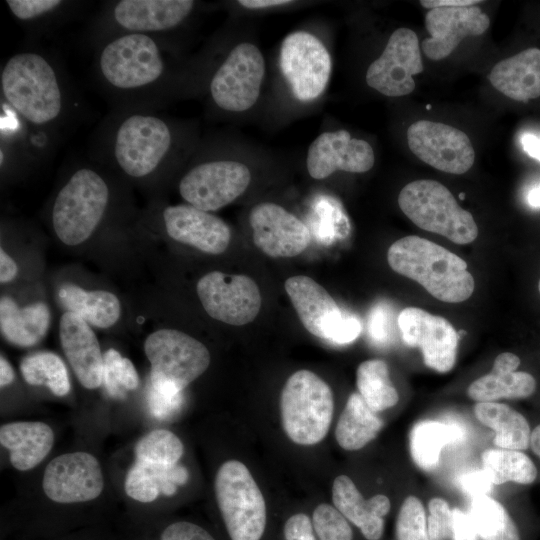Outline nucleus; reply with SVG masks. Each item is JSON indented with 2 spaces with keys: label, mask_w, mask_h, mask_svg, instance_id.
<instances>
[{
  "label": "nucleus",
  "mask_w": 540,
  "mask_h": 540,
  "mask_svg": "<svg viewBox=\"0 0 540 540\" xmlns=\"http://www.w3.org/2000/svg\"><path fill=\"white\" fill-rule=\"evenodd\" d=\"M388 264L396 273L418 282L436 299L459 303L475 287L467 263L446 248L419 236H405L388 249Z\"/></svg>",
  "instance_id": "obj_1"
},
{
  "label": "nucleus",
  "mask_w": 540,
  "mask_h": 540,
  "mask_svg": "<svg viewBox=\"0 0 540 540\" xmlns=\"http://www.w3.org/2000/svg\"><path fill=\"white\" fill-rule=\"evenodd\" d=\"M0 81L6 102L30 124L50 125L62 115L65 99L60 79L42 54H14L2 67Z\"/></svg>",
  "instance_id": "obj_2"
},
{
  "label": "nucleus",
  "mask_w": 540,
  "mask_h": 540,
  "mask_svg": "<svg viewBox=\"0 0 540 540\" xmlns=\"http://www.w3.org/2000/svg\"><path fill=\"white\" fill-rule=\"evenodd\" d=\"M97 69L109 88L130 94L156 88L166 73L167 64L154 35L123 33L102 45Z\"/></svg>",
  "instance_id": "obj_3"
},
{
  "label": "nucleus",
  "mask_w": 540,
  "mask_h": 540,
  "mask_svg": "<svg viewBox=\"0 0 540 540\" xmlns=\"http://www.w3.org/2000/svg\"><path fill=\"white\" fill-rule=\"evenodd\" d=\"M110 202V188L98 171L75 170L58 191L51 213L54 232L68 246L91 237L101 224Z\"/></svg>",
  "instance_id": "obj_4"
},
{
  "label": "nucleus",
  "mask_w": 540,
  "mask_h": 540,
  "mask_svg": "<svg viewBox=\"0 0 540 540\" xmlns=\"http://www.w3.org/2000/svg\"><path fill=\"white\" fill-rule=\"evenodd\" d=\"M173 144L174 133L167 121L155 114L133 112L114 126L109 151L122 173L140 180L158 171Z\"/></svg>",
  "instance_id": "obj_5"
},
{
  "label": "nucleus",
  "mask_w": 540,
  "mask_h": 540,
  "mask_svg": "<svg viewBox=\"0 0 540 540\" xmlns=\"http://www.w3.org/2000/svg\"><path fill=\"white\" fill-rule=\"evenodd\" d=\"M282 425L300 445H313L327 435L334 411L331 388L318 375L299 370L286 381L280 399Z\"/></svg>",
  "instance_id": "obj_6"
},
{
  "label": "nucleus",
  "mask_w": 540,
  "mask_h": 540,
  "mask_svg": "<svg viewBox=\"0 0 540 540\" xmlns=\"http://www.w3.org/2000/svg\"><path fill=\"white\" fill-rule=\"evenodd\" d=\"M402 212L419 228L442 235L456 244H468L478 236L470 212L460 207L447 187L435 180H415L399 193Z\"/></svg>",
  "instance_id": "obj_7"
},
{
  "label": "nucleus",
  "mask_w": 540,
  "mask_h": 540,
  "mask_svg": "<svg viewBox=\"0 0 540 540\" xmlns=\"http://www.w3.org/2000/svg\"><path fill=\"white\" fill-rule=\"evenodd\" d=\"M217 504L231 540H260L267 520L262 492L240 461L223 463L215 477Z\"/></svg>",
  "instance_id": "obj_8"
},
{
  "label": "nucleus",
  "mask_w": 540,
  "mask_h": 540,
  "mask_svg": "<svg viewBox=\"0 0 540 540\" xmlns=\"http://www.w3.org/2000/svg\"><path fill=\"white\" fill-rule=\"evenodd\" d=\"M284 286L300 321L314 336L343 345L360 335V320L342 310L327 290L312 278L292 276Z\"/></svg>",
  "instance_id": "obj_9"
},
{
  "label": "nucleus",
  "mask_w": 540,
  "mask_h": 540,
  "mask_svg": "<svg viewBox=\"0 0 540 540\" xmlns=\"http://www.w3.org/2000/svg\"><path fill=\"white\" fill-rule=\"evenodd\" d=\"M151 365L150 382L164 383L183 391L210 364V353L199 340L176 329H159L145 340Z\"/></svg>",
  "instance_id": "obj_10"
},
{
  "label": "nucleus",
  "mask_w": 540,
  "mask_h": 540,
  "mask_svg": "<svg viewBox=\"0 0 540 540\" xmlns=\"http://www.w3.org/2000/svg\"><path fill=\"white\" fill-rule=\"evenodd\" d=\"M265 74L261 51L252 43L236 45L215 71L210 95L222 110L242 112L257 101Z\"/></svg>",
  "instance_id": "obj_11"
},
{
  "label": "nucleus",
  "mask_w": 540,
  "mask_h": 540,
  "mask_svg": "<svg viewBox=\"0 0 540 540\" xmlns=\"http://www.w3.org/2000/svg\"><path fill=\"white\" fill-rule=\"evenodd\" d=\"M280 68L294 96L309 102L325 90L331 74V57L313 34L296 31L287 35L280 49Z\"/></svg>",
  "instance_id": "obj_12"
},
{
  "label": "nucleus",
  "mask_w": 540,
  "mask_h": 540,
  "mask_svg": "<svg viewBox=\"0 0 540 540\" xmlns=\"http://www.w3.org/2000/svg\"><path fill=\"white\" fill-rule=\"evenodd\" d=\"M251 181L249 168L233 160H213L191 168L179 181V193L189 204L211 212L233 202Z\"/></svg>",
  "instance_id": "obj_13"
},
{
  "label": "nucleus",
  "mask_w": 540,
  "mask_h": 540,
  "mask_svg": "<svg viewBox=\"0 0 540 540\" xmlns=\"http://www.w3.org/2000/svg\"><path fill=\"white\" fill-rule=\"evenodd\" d=\"M196 291L206 313L226 324L250 323L261 308L259 287L246 275L212 271L199 279Z\"/></svg>",
  "instance_id": "obj_14"
},
{
  "label": "nucleus",
  "mask_w": 540,
  "mask_h": 540,
  "mask_svg": "<svg viewBox=\"0 0 540 540\" xmlns=\"http://www.w3.org/2000/svg\"><path fill=\"white\" fill-rule=\"evenodd\" d=\"M410 150L420 160L437 170L463 174L473 165L474 148L469 137L447 124L419 120L407 130Z\"/></svg>",
  "instance_id": "obj_15"
},
{
  "label": "nucleus",
  "mask_w": 540,
  "mask_h": 540,
  "mask_svg": "<svg viewBox=\"0 0 540 540\" xmlns=\"http://www.w3.org/2000/svg\"><path fill=\"white\" fill-rule=\"evenodd\" d=\"M423 69L417 35L409 28H398L368 67L366 83L385 96L400 97L414 90L413 76Z\"/></svg>",
  "instance_id": "obj_16"
},
{
  "label": "nucleus",
  "mask_w": 540,
  "mask_h": 540,
  "mask_svg": "<svg viewBox=\"0 0 540 540\" xmlns=\"http://www.w3.org/2000/svg\"><path fill=\"white\" fill-rule=\"evenodd\" d=\"M405 344L420 349L429 368L445 373L456 361L458 333L445 318L417 307L403 309L397 319Z\"/></svg>",
  "instance_id": "obj_17"
},
{
  "label": "nucleus",
  "mask_w": 540,
  "mask_h": 540,
  "mask_svg": "<svg viewBox=\"0 0 540 540\" xmlns=\"http://www.w3.org/2000/svg\"><path fill=\"white\" fill-rule=\"evenodd\" d=\"M46 496L62 504L80 503L97 498L103 491L100 463L90 453L59 455L46 466L42 480Z\"/></svg>",
  "instance_id": "obj_18"
},
{
  "label": "nucleus",
  "mask_w": 540,
  "mask_h": 540,
  "mask_svg": "<svg viewBox=\"0 0 540 540\" xmlns=\"http://www.w3.org/2000/svg\"><path fill=\"white\" fill-rule=\"evenodd\" d=\"M255 245L270 257H294L311 241L307 225L282 206L263 202L249 215Z\"/></svg>",
  "instance_id": "obj_19"
},
{
  "label": "nucleus",
  "mask_w": 540,
  "mask_h": 540,
  "mask_svg": "<svg viewBox=\"0 0 540 540\" xmlns=\"http://www.w3.org/2000/svg\"><path fill=\"white\" fill-rule=\"evenodd\" d=\"M375 161L371 145L362 139L352 138L346 130L324 132L309 146L306 166L314 179H324L337 170L363 173Z\"/></svg>",
  "instance_id": "obj_20"
},
{
  "label": "nucleus",
  "mask_w": 540,
  "mask_h": 540,
  "mask_svg": "<svg viewBox=\"0 0 540 540\" xmlns=\"http://www.w3.org/2000/svg\"><path fill=\"white\" fill-rule=\"evenodd\" d=\"M162 218L166 233L173 240L207 254H221L229 246L231 230L220 217L192 205L164 208Z\"/></svg>",
  "instance_id": "obj_21"
},
{
  "label": "nucleus",
  "mask_w": 540,
  "mask_h": 540,
  "mask_svg": "<svg viewBox=\"0 0 540 540\" xmlns=\"http://www.w3.org/2000/svg\"><path fill=\"white\" fill-rule=\"evenodd\" d=\"M489 24V17L477 6L431 9L425 15L430 37L422 42L423 52L431 60H441L465 37L483 34Z\"/></svg>",
  "instance_id": "obj_22"
},
{
  "label": "nucleus",
  "mask_w": 540,
  "mask_h": 540,
  "mask_svg": "<svg viewBox=\"0 0 540 540\" xmlns=\"http://www.w3.org/2000/svg\"><path fill=\"white\" fill-rule=\"evenodd\" d=\"M191 0H121L109 12L117 34L153 35L180 25L192 12Z\"/></svg>",
  "instance_id": "obj_23"
},
{
  "label": "nucleus",
  "mask_w": 540,
  "mask_h": 540,
  "mask_svg": "<svg viewBox=\"0 0 540 540\" xmlns=\"http://www.w3.org/2000/svg\"><path fill=\"white\" fill-rule=\"evenodd\" d=\"M63 352L78 381L87 389L103 382V355L91 326L80 316L66 311L59 322Z\"/></svg>",
  "instance_id": "obj_24"
},
{
  "label": "nucleus",
  "mask_w": 540,
  "mask_h": 540,
  "mask_svg": "<svg viewBox=\"0 0 540 540\" xmlns=\"http://www.w3.org/2000/svg\"><path fill=\"white\" fill-rule=\"evenodd\" d=\"M334 507L358 527L367 540H379L384 530V517L390 500L383 494L364 499L354 482L346 475L335 478L332 487Z\"/></svg>",
  "instance_id": "obj_25"
},
{
  "label": "nucleus",
  "mask_w": 540,
  "mask_h": 540,
  "mask_svg": "<svg viewBox=\"0 0 540 540\" xmlns=\"http://www.w3.org/2000/svg\"><path fill=\"white\" fill-rule=\"evenodd\" d=\"M520 359L511 352L499 354L490 373L472 382L468 396L477 402H495L498 399H518L531 396L536 389L534 377L524 371H516Z\"/></svg>",
  "instance_id": "obj_26"
},
{
  "label": "nucleus",
  "mask_w": 540,
  "mask_h": 540,
  "mask_svg": "<svg viewBox=\"0 0 540 540\" xmlns=\"http://www.w3.org/2000/svg\"><path fill=\"white\" fill-rule=\"evenodd\" d=\"M489 80L505 96L520 102L540 97V49L529 48L501 60Z\"/></svg>",
  "instance_id": "obj_27"
},
{
  "label": "nucleus",
  "mask_w": 540,
  "mask_h": 540,
  "mask_svg": "<svg viewBox=\"0 0 540 540\" xmlns=\"http://www.w3.org/2000/svg\"><path fill=\"white\" fill-rule=\"evenodd\" d=\"M53 442L54 433L44 422H11L0 428V443L9 450L10 463L19 471L30 470L41 463Z\"/></svg>",
  "instance_id": "obj_28"
},
{
  "label": "nucleus",
  "mask_w": 540,
  "mask_h": 540,
  "mask_svg": "<svg viewBox=\"0 0 540 540\" xmlns=\"http://www.w3.org/2000/svg\"><path fill=\"white\" fill-rule=\"evenodd\" d=\"M50 320V310L43 302L19 307L9 296L0 299L1 333L13 345L31 347L38 344L45 337Z\"/></svg>",
  "instance_id": "obj_29"
},
{
  "label": "nucleus",
  "mask_w": 540,
  "mask_h": 540,
  "mask_svg": "<svg viewBox=\"0 0 540 540\" xmlns=\"http://www.w3.org/2000/svg\"><path fill=\"white\" fill-rule=\"evenodd\" d=\"M62 306L97 328L112 327L120 318L118 297L105 290H86L74 284H63L58 290Z\"/></svg>",
  "instance_id": "obj_30"
},
{
  "label": "nucleus",
  "mask_w": 540,
  "mask_h": 540,
  "mask_svg": "<svg viewBox=\"0 0 540 540\" xmlns=\"http://www.w3.org/2000/svg\"><path fill=\"white\" fill-rule=\"evenodd\" d=\"M188 480V471L181 465L160 467L135 461L129 469L124 489L126 494L141 503H150L158 498L160 493L171 496L178 485Z\"/></svg>",
  "instance_id": "obj_31"
},
{
  "label": "nucleus",
  "mask_w": 540,
  "mask_h": 540,
  "mask_svg": "<svg viewBox=\"0 0 540 540\" xmlns=\"http://www.w3.org/2000/svg\"><path fill=\"white\" fill-rule=\"evenodd\" d=\"M476 418L495 431L494 444L502 449L525 450L530 446L531 429L526 418L506 404L477 402Z\"/></svg>",
  "instance_id": "obj_32"
},
{
  "label": "nucleus",
  "mask_w": 540,
  "mask_h": 540,
  "mask_svg": "<svg viewBox=\"0 0 540 540\" xmlns=\"http://www.w3.org/2000/svg\"><path fill=\"white\" fill-rule=\"evenodd\" d=\"M383 421L359 393H352L341 413L335 429L339 446L348 451L359 450L373 440Z\"/></svg>",
  "instance_id": "obj_33"
},
{
  "label": "nucleus",
  "mask_w": 540,
  "mask_h": 540,
  "mask_svg": "<svg viewBox=\"0 0 540 540\" xmlns=\"http://www.w3.org/2000/svg\"><path fill=\"white\" fill-rule=\"evenodd\" d=\"M462 437L461 429L452 423L424 420L416 423L409 436L410 453L418 467L435 469L442 449Z\"/></svg>",
  "instance_id": "obj_34"
},
{
  "label": "nucleus",
  "mask_w": 540,
  "mask_h": 540,
  "mask_svg": "<svg viewBox=\"0 0 540 540\" xmlns=\"http://www.w3.org/2000/svg\"><path fill=\"white\" fill-rule=\"evenodd\" d=\"M483 469L493 484L506 482L531 484L537 477V468L525 453L510 449H488L481 456Z\"/></svg>",
  "instance_id": "obj_35"
},
{
  "label": "nucleus",
  "mask_w": 540,
  "mask_h": 540,
  "mask_svg": "<svg viewBox=\"0 0 540 540\" xmlns=\"http://www.w3.org/2000/svg\"><path fill=\"white\" fill-rule=\"evenodd\" d=\"M358 393L376 413L393 407L399 399L389 378L385 361L370 359L362 362L356 372Z\"/></svg>",
  "instance_id": "obj_36"
},
{
  "label": "nucleus",
  "mask_w": 540,
  "mask_h": 540,
  "mask_svg": "<svg viewBox=\"0 0 540 540\" xmlns=\"http://www.w3.org/2000/svg\"><path fill=\"white\" fill-rule=\"evenodd\" d=\"M468 514L481 540H520L517 526L505 507L490 496L473 498Z\"/></svg>",
  "instance_id": "obj_37"
},
{
  "label": "nucleus",
  "mask_w": 540,
  "mask_h": 540,
  "mask_svg": "<svg viewBox=\"0 0 540 540\" xmlns=\"http://www.w3.org/2000/svg\"><path fill=\"white\" fill-rule=\"evenodd\" d=\"M20 370L28 384L46 386L56 396H65L70 391L66 365L55 353L37 352L26 356Z\"/></svg>",
  "instance_id": "obj_38"
},
{
  "label": "nucleus",
  "mask_w": 540,
  "mask_h": 540,
  "mask_svg": "<svg viewBox=\"0 0 540 540\" xmlns=\"http://www.w3.org/2000/svg\"><path fill=\"white\" fill-rule=\"evenodd\" d=\"M183 451L181 440L171 431L164 429L147 433L135 446L136 461L160 467L176 465Z\"/></svg>",
  "instance_id": "obj_39"
},
{
  "label": "nucleus",
  "mask_w": 540,
  "mask_h": 540,
  "mask_svg": "<svg viewBox=\"0 0 540 540\" xmlns=\"http://www.w3.org/2000/svg\"><path fill=\"white\" fill-rule=\"evenodd\" d=\"M108 394L116 399L125 397V390H135L139 384L133 363L115 349L103 355V382Z\"/></svg>",
  "instance_id": "obj_40"
},
{
  "label": "nucleus",
  "mask_w": 540,
  "mask_h": 540,
  "mask_svg": "<svg viewBox=\"0 0 540 540\" xmlns=\"http://www.w3.org/2000/svg\"><path fill=\"white\" fill-rule=\"evenodd\" d=\"M397 540H429L427 516L422 502L415 496L403 501L395 526Z\"/></svg>",
  "instance_id": "obj_41"
},
{
  "label": "nucleus",
  "mask_w": 540,
  "mask_h": 540,
  "mask_svg": "<svg viewBox=\"0 0 540 540\" xmlns=\"http://www.w3.org/2000/svg\"><path fill=\"white\" fill-rule=\"evenodd\" d=\"M312 523L319 540H352L353 532L348 520L329 504L318 505Z\"/></svg>",
  "instance_id": "obj_42"
},
{
  "label": "nucleus",
  "mask_w": 540,
  "mask_h": 540,
  "mask_svg": "<svg viewBox=\"0 0 540 540\" xmlns=\"http://www.w3.org/2000/svg\"><path fill=\"white\" fill-rule=\"evenodd\" d=\"M182 392L168 384L150 383L147 401L151 414L158 419L171 417L182 405Z\"/></svg>",
  "instance_id": "obj_43"
},
{
  "label": "nucleus",
  "mask_w": 540,
  "mask_h": 540,
  "mask_svg": "<svg viewBox=\"0 0 540 540\" xmlns=\"http://www.w3.org/2000/svg\"><path fill=\"white\" fill-rule=\"evenodd\" d=\"M427 527L429 540L451 538L453 511L447 501L435 497L428 503Z\"/></svg>",
  "instance_id": "obj_44"
},
{
  "label": "nucleus",
  "mask_w": 540,
  "mask_h": 540,
  "mask_svg": "<svg viewBox=\"0 0 540 540\" xmlns=\"http://www.w3.org/2000/svg\"><path fill=\"white\" fill-rule=\"evenodd\" d=\"M12 15L21 21L42 19L60 9L65 2L59 0H7Z\"/></svg>",
  "instance_id": "obj_45"
},
{
  "label": "nucleus",
  "mask_w": 540,
  "mask_h": 540,
  "mask_svg": "<svg viewBox=\"0 0 540 540\" xmlns=\"http://www.w3.org/2000/svg\"><path fill=\"white\" fill-rule=\"evenodd\" d=\"M391 312L387 305H376L369 316L368 332L376 343L382 344L389 340L391 329Z\"/></svg>",
  "instance_id": "obj_46"
},
{
  "label": "nucleus",
  "mask_w": 540,
  "mask_h": 540,
  "mask_svg": "<svg viewBox=\"0 0 540 540\" xmlns=\"http://www.w3.org/2000/svg\"><path fill=\"white\" fill-rule=\"evenodd\" d=\"M160 540H215L214 537L201 526L178 521L168 525L161 534Z\"/></svg>",
  "instance_id": "obj_47"
},
{
  "label": "nucleus",
  "mask_w": 540,
  "mask_h": 540,
  "mask_svg": "<svg viewBox=\"0 0 540 540\" xmlns=\"http://www.w3.org/2000/svg\"><path fill=\"white\" fill-rule=\"evenodd\" d=\"M492 485L493 483L484 469L466 472L458 479L459 488L472 499L487 496Z\"/></svg>",
  "instance_id": "obj_48"
},
{
  "label": "nucleus",
  "mask_w": 540,
  "mask_h": 540,
  "mask_svg": "<svg viewBox=\"0 0 540 540\" xmlns=\"http://www.w3.org/2000/svg\"><path fill=\"white\" fill-rule=\"evenodd\" d=\"M285 540H316L311 519L304 513L291 516L284 526Z\"/></svg>",
  "instance_id": "obj_49"
},
{
  "label": "nucleus",
  "mask_w": 540,
  "mask_h": 540,
  "mask_svg": "<svg viewBox=\"0 0 540 540\" xmlns=\"http://www.w3.org/2000/svg\"><path fill=\"white\" fill-rule=\"evenodd\" d=\"M452 540H478L479 535L476 527L468 514L459 508L452 509Z\"/></svg>",
  "instance_id": "obj_50"
},
{
  "label": "nucleus",
  "mask_w": 540,
  "mask_h": 540,
  "mask_svg": "<svg viewBox=\"0 0 540 540\" xmlns=\"http://www.w3.org/2000/svg\"><path fill=\"white\" fill-rule=\"evenodd\" d=\"M18 273V267L14 259L8 255L3 248L0 249V281L8 283L12 281Z\"/></svg>",
  "instance_id": "obj_51"
},
{
  "label": "nucleus",
  "mask_w": 540,
  "mask_h": 540,
  "mask_svg": "<svg viewBox=\"0 0 540 540\" xmlns=\"http://www.w3.org/2000/svg\"><path fill=\"white\" fill-rule=\"evenodd\" d=\"M481 1L478 0H422L420 4L424 8L434 9L441 7H469L478 4Z\"/></svg>",
  "instance_id": "obj_52"
},
{
  "label": "nucleus",
  "mask_w": 540,
  "mask_h": 540,
  "mask_svg": "<svg viewBox=\"0 0 540 540\" xmlns=\"http://www.w3.org/2000/svg\"><path fill=\"white\" fill-rule=\"evenodd\" d=\"M520 142L524 151L540 162V138L531 133H524Z\"/></svg>",
  "instance_id": "obj_53"
},
{
  "label": "nucleus",
  "mask_w": 540,
  "mask_h": 540,
  "mask_svg": "<svg viewBox=\"0 0 540 540\" xmlns=\"http://www.w3.org/2000/svg\"><path fill=\"white\" fill-rule=\"evenodd\" d=\"M288 0H240L238 4L248 9H262L290 4Z\"/></svg>",
  "instance_id": "obj_54"
},
{
  "label": "nucleus",
  "mask_w": 540,
  "mask_h": 540,
  "mask_svg": "<svg viewBox=\"0 0 540 540\" xmlns=\"http://www.w3.org/2000/svg\"><path fill=\"white\" fill-rule=\"evenodd\" d=\"M14 371L12 369V366L7 361L6 358L1 356L0 358V385L1 387H5L13 382L14 380Z\"/></svg>",
  "instance_id": "obj_55"
},
{
  "label": "nucleus",
  "mask_w": 540,
  "mask_h": 540,
  "mask_svg": "<svg viewBox=\"0 0 540 540\" xmlns=\"http://www.w3.org/2000/svg\"><path fill=\"white\" fill-rule=\"evenodd\" d=\"M527 202L531 207L540 208V184L529 190Z\"/></svg>",
  "instance_id": "obj_56"
},
{
  "label": "nucleus",
  "mask_w": 540,
  "mask_h": 540,
  "mask_svg": "<svg viewBox=\"0 0 540 540\" xmlns=\"http://www.w3.org/2000/svg\"><path fill=\"white\" fill-rule=\"evenodd\" d=\"M530 448L540 458V425L531 431Z\"/></svg>",
  "instance_id": "obj_57"
},
{
  "label": "nucleus",
  "mask_w": 540,
  "mask_h": 540,
  "mask_svg": "<svg viewBox=\"0 0 540 540\" xmlns=\"http://www.w3.org/2000/svg\"><path fill=\"white\" fill-rule=\"evenodd\" d=\"M538 290H539V293H540V280H539V283H538Z\"/></svg>",
  "instance_id": "obj_58"
},
{
  "label": "nucleus",
  "mask_w": 540,
  "mask_h": 540,
  "mask_svg": "<svg viewBox=\"0 0 540 540\" xmlns=\"http://www.w3.org/2000/svg\"><path fill=\"white\" fill-rule=\"evenodd\" d=\"M460 198L463 199V198H464V194L461 193V194H460Z\"/></svg>",
  "instance_id": "obj_59"
}]
</instances>
